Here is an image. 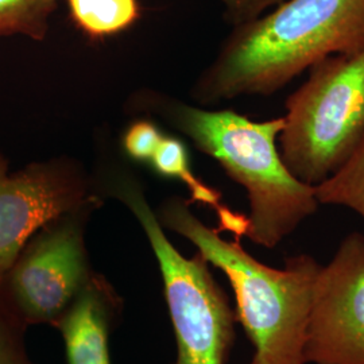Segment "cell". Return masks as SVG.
I'll return each instance as SVG.
<instances>
[{
    "label": "cell",
    "mask_w": 364,
    "mask_h": 364,
    "mask_svg": "<svg viewBox=\"0 0 364 364\" xmlns=\"http://www.w3.org/2000/svg\"><path fill=\"white\" fill-rule=\"evenodd\" d=\"M156 173L164 177L176 178L189 189L191 203H198L213 209L219 221V232L234 235L235 240L246 236L248 219L246 215L234 212L223 203L220 192L201 181L192 170L185 144L176 138L164 136L156 154L150 159Z\"/></svg>",
    "instance_id": "30bf717a"
},
{
    "label": "cell",
    "mask_w": 364,
    "mask_h": 364,
    "mask_svg": "<svg viewBox=\"0 0 364 364\" xmlns=\"http://www.w3.org/2000/svg\"><path fill=\"white\" fill-rule=\"evenodd\" d=\"M25 333L0 306V364H37L27 351Z\"/></svg>",
    "instance_id": "5bb4252c"
},
{
    "label": "cell",
    "mask_w": 364,
    "mask_h": 364,
    "mask_svg": "<svg viewBox=\"0 0 364 364\" xmlns=\"http://www.w3.org/2000/svg\"><path fill=\"white\" fill-rule=\"evenodd\" d=\"M149 103L246 189V237L257 246L277 247L317 212L314 186L299 181L281 156L284 117L255 122L232 109H207L164 97Z\"/></svg>",
    "instance_id": "3957f363"
},
{
    "label": "cell",
    "mask_w": 364,
    "mask_h": 364,
    "mask_svg": "<svg viewBox=\"0 0 364 364\" xmlns=\"http://www.w3.org/2000/svg\"><path fill=\"white\" fill-rule=\"evenodd\" d=\"M164 139V134L150 120H136L126 131L123 146L135 161H150Z\"/></svg>",
    "instance_id": "9a60e30c"
},
{
    "label": "cell",
    "mask_w": 364,
    "mask_h": 364,
    "mask_svg": "<svg viewBox=\"0 0 364 364\" xmlns=\"http://www.w3.org/2000/svg\"><path fill=\"white\" fill-rule=\"evenodd\" d=\"M320 205L344 207L364 219V139L326 181L314 186Z\"/></svg>",
    "instance_id": "7c38bea8"
},
{
    "label": "cell",
    "mask_w": 364,
    "mask_h": 364,
    "mask_svg": "<svg viewBox=\"0 0 364 364\" xmlns=\"http://www.w3.org/2000/svg\"><path fill=\"white\" fill-rule=\"evenodd\" d=\"M234 26L192 97L210 105L270 96L331 55L364 48V0H284Z\"/></svg>",
    "instance_id": "6da1fadb"
},
{
    "label": "cell",
    "mask_w": 364,
    "mask_h": 364,
    "mask_svg": "<svg viewBox=\"0 0 364 364\" xmlns=\"http://www.w3.org/2000/svg\"><path fill=\"white\" fill-rule=\"evenodd\" d=\"M191 201L170 197L161 205L164 228L189 240L232 287L236 318L250 338L248 364H306L304 356L313 285L321 264L308 254L275 269L254 258L240 240H227L191 210Z\"/></svg>",
    "instance_id": "7a4b0ae2"
},
{
    "label": "cell",
    "mask_w": 364,
    "mask_h": 364,
    "mask_svg": "<svg viewBox=\"0 0 364 364\" xmlns=\"http://www.w3.org/2000/svg\"><path fill=\"white\" fill-rule=\"evenodd\" d=\"M99 203L81 170L70 162H36L11 173L7 158L0 154V281L41 227Z\"/></svg>",
    "instance_id": "ba28073f"
},
{
    "label": "cell",
    "mask_w": 364,
    "mask_h": 364,
    "mask_svg": "<svg viewBox=\"0 0 364 364\" xmlns=\"http://www.w3.org/2000/svg\"><path fill=\"white\" fill-rule=\"evenodd\" d=\"M68 7L76 26L92 39L129 28L141 14L138 0H68Z\"/></svg>",
    "instance_id": "8fae6325"
},
{
    "label": "cell",
    "mask_w": 364,
    "mask_h": 364,
    "mask_svg": "<svg viewBox=\"0 0 364 364\" xmlns=\"http://www.w3.org/2000/svg\"><path fill=\"white\" fill-rule=\"evenodd\" d=\"M123 311V301L105 275L96 273L53 328L65 346L68 364H112L109 336Z\"/></svg>",
    "instance_id": "9c48e42d"
},
{
    "label": "cell",
    "mask_w": 364,
    "mask_h": 364,
    "mask_svg": "<svg viewBox=\"0 0 364 364\" xmlns=\"http://www.w3.org/2000/svg\"><path fill=\"white\" fill-rule=\"evenodd\" d=\"M93 207L65 213L41 227L0 281V306L18 326L58 321L90 282L84 230Z\"/></svg>",
    "instance_id": "8992f818"
},
{
    "label": "cell",
    "mask_w": 364,
    "mask_h": 364,
    "mask_svg": "<svg viewBox=\"0 0 364 364\" xmlns=\"http://www.w3.org/2000/svg\"><path fill=\"white\" fill-rule=\"evenodd\" d=\"M112 192L136 218L158 260L176 338L174 364H227L237 318L208 260L200 252L186 258L171 245L136 182L119 180Z\"/></svg>",
    "instance_id": "5b68a950"
},
{
    "label": "cell",
    "mask_w": 364,
    "mask_h": 364,
    "mask_svg": "<svg viewBox=\"0 0 364 364\" xmlns=\"http://www.w3.org/2000/svg\"><path fill=\"white\" fill-rule=\"evenodd\" d=\"M282 1L284 0H220L224 6V16L232 26L252 21Z\"/></svg>",
    "instance_id": "2e32d148"
},
{
    "label": "cell",
    "mask_w": 364,
    "mask_h": 364,
    "mask_svg": "<svg viewBox=\"0 0 364 364\" xmlns=\"http://www.w3.org/2000/svg\"><path fill=\"white\" fill-rule=\"evenodd\" d=\"M60 0H0V37L46 38Z\"/></svg>",
    "instance_id": "4fadbf2b"
},
{
    "label": "cell",
    "mask_w": 364,
    "mask_h": 364,
    "mask_svg": "<svg viewBox=\"0 0 364 364\" xmlns=\"http://www.w3.org/2000/svg\"><path fill=\"white\" fill-rule=\"evenodd\" d=\"M285 109L281 156L299 181L316 186L364 139V48L313 65Z\"/></svg>",
    "instance_id": "277c9868"
},
{
    "label": "cell",
    "mask_w": 364,
    "mask_h": 364,
    "mask_svg": "<svg viewBox=\"0 0 364 364\" xmlns=\"http://www.w3.org/2000/svg\"><path fill=\"white\" fill-rule=\"evenodd\" d=\"M306 364H364V235H347L313 285Z\"/></svg>",
    "instance_id": "52a82bcc"
}]
</instances>
